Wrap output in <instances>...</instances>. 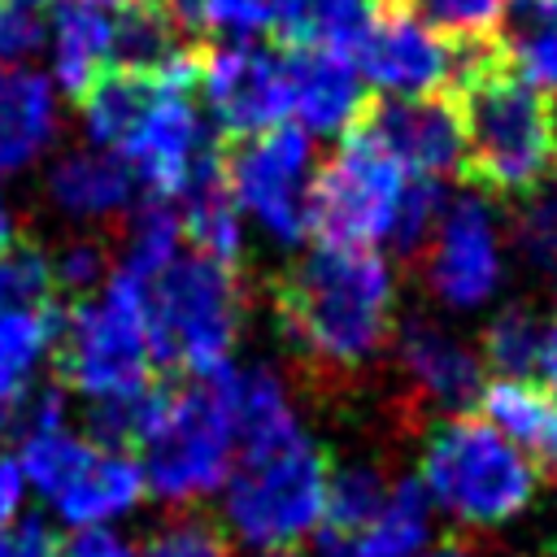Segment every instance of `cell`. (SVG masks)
Listing matches in <instances>:
<instances>
[{
  "label": "cell",
  "instance_id": "7c38bea8",
  "mask_svg": "<svg viewBox=\"0 0 557 557\" xmlns=\"http://www.w3.org/2000/svg\"><path fill=\"white\" fill-rule=\"evenodd\" d=\"M196 83H200L209 117L235 139H248V135H261L287 122L283 57L252 39L209 48L196 65Z\"/></svg>",
  "mask_w": 557,
  "mask_h": 557
},
{
  "label": "cell",
  "instance_id": "d590c367",
  "mask_svg": "<svg viewBox=\"0 0 557 557\" xmlns=\"http://www.w3.org/2000/svg\"><path fill=\"white\" fill-rule=\"evenodd\" d=\"M135 557H231V553H226V531L218 522L183 513L157 527L144 540V548H135Z\"/></svg>",
  "mask_w": 557,
  "mask_h": 557
},
{
  "label": "cell",
  "instance_id": "74e56055",
  "mask_svg": "<svg viewBox=\"0 0 557 557\" xmlns=\"http://www.w3.org/2000/svg\"><path fill=\"white\" fill-rule=\"evenodd\" d=\"M200 30L222 35L226 44L257 39V35L274 30V0H205Z\"/></svg>",
  "mask_w": 557,
  "mask_h": 557
},
{
  "label": "cell",
  "instance_id": "cb8c5ba5",
  "mask_svg": "<svg viewBox=\"0 0 557 557\" xmlns=\"http://www.w3.org/2000/svg\"><path fill=\"white\" fill-rule=\"evenodd\" d=\"M183 209H178V226H183V239L191 244V252L200 257H213L222 265H235L244 257V244H248V231H244V218L222 183V170L218 161L205 165L187 187H183Z\"/></svg>",
  "mask_w": 557,
  "mask_h": 557
},
{
  "label": "cell",
  "instance_id": "f907efd6",
  "mask_svg": "<svg viewBox=\"0 0 557 557\" xmlns=\"http://www.w3.org/2000/svg\"><path fill=\"white\" fill-rule=\"evenodd\" d=\"M387 4H392V0H387Z\"/></svg>",
  "mask_w": 557,
  "mask_h": 557
},
{
  "label": "cell",
  "instance_id": "60d3db41",
  "mask_svg": "<svg viewBox=\"0 0 557 557\" xmlns=\"http://www.w3.org/2000/svg\"><path fill=\"white\" fill-rule=\"evenodd\" d=\"M178 35H187V30H200V13H205V0H148Z\"/></svg>",
  "mask_w": 557,
  "mask_h": 557
},
{
  "label": "cell",
  "instance_id": "ab89813d",
  "mask_svg": "<svg viewBox=\"0 0 557 557\" xmlns=\"http://www.w3.org/2000/svg\"><path fill=\"white\" fill-rule=\"evenodd\" d=\"M61 557H135V548L109 527H78L70 540H61Z\"/></svg>",
  "mask_w": 557,
  "mask_h": 557
},
{
  "label": "cell",
  "instance_id": "83f0119b",
  "mask_svg": "<svg viewBox=\"0 0 557 557\" xmlns=\"http://www.w3.org/2000/svg\"><path fill=\"white\" fill-rule=\"evenodd\" d=\"M61 322H65V305L4 309L0 313V405L17 400L30 387L39 361L52 357Z\"/></svg>",
  "mask_w": 557,
  "mask_h": 557
},
{
  "label": "cell",
  "instance_id": "c3c4849f",
  "mask_svg": "<svg viewBox=\"0 0 557 557\" xmlns=\"http://www.w3.org/2000/svg\"><path fill=\"white\" fill-rule=\"evenodd\" d=\"M544 461L557 470V435H553V444H548V453H544Z\"/></svg>",
  "mask_w": 557,
  "mask_h": 557
},
{
  "label": "cell",
  "instance_id": "3957f363",
  "mask_svg": "<svg viewBox=\"0 0 557 557\" xmlns=\"http://www.w3.org/2000/svg\"><path fill=\"white\" fill-rule=\"evenodd\" d=\"M483 48H466L457 74L466 170L492 191L522 196L540 187L557 161L553 104L544 100V91L522 83L500 57Z\"/></svg>",
  "mask_w": 557,
  "mask_h": 557
},
{
  "label": "cell",
  "instance_id": "f546056e",
  "mask_svg": "<svg viewBox=\"0 0 557 557\" xmlns=\"http://www.w3.org/2000/svg\"><path fill=\"white\" fill-rule=\"evenodd\" d=\"M96 448H100V444H91L87 435L65 431V426L30 431V435L22 440V461H17V470H22L48 500H57V496L83 474V466L91 461Z\"/></svg>",
  "mask_w": 557,
  "mask_h": 557
},
{
  "label": "cell",
  "instance_id": "7402d4cb",
  "mask_svg": "<svg viewBox=\"0 0 557 557\" xmlns=\"http://www.w3.org/2000/svg\"><path fill=\"white\" fill-rule=\"evenodd\" d=\"M52 65L57 83L78 100L113 65V17L87 0H61L52 13Z\"/></svg>",
  "mask_w": 557,
  "mask_h": 557
},
{
  "label": "cell",
  "instance_id": "7bdbcfd3",
  "mask_svg": "<svg viewBox=\"0 0 557 557\" xmlns=\"http://www.w3.org/2000/svg\"><path fill=\"white\" fill-rule=\"evenodd\" d=\"M535 370L544 374L548 387H557V313L540 326V357H535Z\"/></svg>",
  "mask_w": 557,
  "mask_h": 557
},
{
  "label": "cell",
  "instance_id": "e0dca14e",
  "mask_svg": "<svg viewBox=\"0 0 557 557\" xmlns=\"http://www.w3.org/2000/svg\"><path fill=\"white\" fill-rule=\"evenodd\" d=\"M435 535V509L413 474L392 479L383 505L352 531H318V557H422Z\"/></svg>",
  "mask_w": 557,
  "mask_h": 557
},
{
  "label": "cell",
  "instance_id": "ba28073f",
  "mask_svg": "<svg viewBox=\"0 0 557 557\" xmlns=\"http://www.w3.org/2000/svg\"><path fill=\"white\" fill-rule=\"evenodd\" d=\"M139 453L144 487L174 509L200 505L205 496L222 492L235 466V431L218 374L191 379L178 392L170 387L165 409Z\"/></svg>",
  "mask_w": 557,
  "mask_h": 557
},
{
  "label": "cell",
  "instance_id": "681fc988",
  "mask_svg": "<svg viewBox=\"0 0 557 557\" xmlns=\"http://www.w3.org/2000/svg\"><path fill=\"white\" fill-rule=\"evenodd\" d=\"M87 4H96V9H109V4H113V9H122L126 0H87Z\"/></svg>",
  "mask_w": 557,
  "mask_h": 557
},
{
  "label": "cell",
  "instance_id": "4fadbf2b",
  "mask_svg": "<svg viewBox=\"0 0 557 557\" xmlns=\"http://www.w3.org/2000/svg\"><path fill=\"white\" fill-rule=\"evenodd\" d=\"M357 70L370 87L383 96H444V87L461 74V52L444 35H435L426 22H418L405 9H392L374 17L370 35L357 48Z\"/></svg>",
  "mask_w": 557,
  "mask_h": 557
},
{
  "label": "cell",
  "instance_id": "1f68e13d",
  "mask_svg": "<svg viewBox=\"0 0 557 557\" xmlns=\"http://www.w3.org/2000/svg\"><path fill=\"white\" fill-rule=\"evenodd\" d=\"M396 474L379 470L374 461H344L326 479V513L318 531H352L361 527L387 496Z\"/></svg>",
  "mask_w": 557,
  "mask_h": 557
},
{
  "label": "cell",
  "instance_id": "d6986e66",
  "mask_svg": "<svg viewBox=\"0 0 557 557\" xmlns=\"http://www.w3.org/2000/svg\"><path fill=\"white\" fill-rule=\"evenodd\" d=\"M48 196L65 218L113 222V218H126L135 205V174L117 152L74 148V152L52 161Z\"/></svg>",
  "mask_w": 557,
  "mask_h": 557
},
{
  "label": "cell",
  "instance_id": "b9f144b4",
  "mask_svg": "<svg viewBox=\"0 0 557 557\" xmlns=\"http://www.w3.org/2000/svg\"><path fill=\"white\" fill-rule=\"evenodd\" d=\"M17 500H22V470H17V461L0 448V527L17 513Z\"/></svg>",
  "mask_w": 557,
  "mask_h": 557
},
{
  "label": "cell",
  "instance_id": "5b68a950",
  "mask_svg": "<svg viewBox=\"0 0 557 557\" xmlns=\"http://www.w3.org/2000/svg\"><path fill=\"white\" fill-rule=\"evenodd\" d=\"M144 318L152 361H165L187 379L226 370L244 331V287L235 265L174 252V261L144 287Z\"/></svg>",
  "mask_w": 557,
  "mask_h": 557
},
{
  "label": "cell",
  "instance_id": "484cf974",
  "mask_svg": "<svg viewBox=\"0 0 557 557\" xmlns=\"http://www.w3.org/2000/svg\"><path fill=\"white\" fill-rule=\"evenodd\" d=\"M505 65L535 91L557 96V0L505 4Z\"/></svg>",
  "mask_w": 557,
  "mask_h": 557
},
{
  "label": "cell",
  "instance_id": "30bf717a",
  "mask_svg": "<svg viewBox=\"0 0 557 557\" xmlns=\"http://www.w3.org/2000/svg\"><path fill=\"white\" fill-rule=\"evenodd\" d=\"M422 283L448 313H479L487 309L509 270V239L496 205L483 191H453L440 196L435 222L418 248Z\"/></svg>",
  "mask_w": 557,
  "mask_h": 557
},
{
  "label": "cell",
  "instance_id": "7a4b0ae2",
  "mask_svg": "<svg viewBox=\"0 0 557 557\" xmlns=\"http://www.w3.org/2000/svg\"><path fill=\"white\" fill-rule=\"evenodd\" d=\"M440 183L400 170L361 131L318 165L309 187V235L322 248H396L418 252L435 209Z\"/></svg>",
  "mask_w": 557,
  "mask_h": 557
},
{
  "label": "cell",
  "instance_id": "7dc6e473",
  "mask_svg": "<svg viewBox=\"0 0 557 557\" xmlns=\"http://www.w3.org/2000/svg\"><path fill=\"white\" fill-rule=\"evenodd\" d=\"M257 557H300L296 548H265V553H257Z\"/></svg>",
  "mask_w": 557,
  "mask_h": 557
},
{
  "label": "cell",
  "instance_id": "603a6c76",
  "mask_svg": "<svg viewBox=\"0 0 557 557\" xmlns=\"http://www.w3.org/2000/svg\"><path fill=\"white\" fill-rule=\"evenodd\" d=\"M479 418L496 426L509 444H518L531 457H544L553 435H557V400L548 387L535 379H513V374H492L479 387Z\"/></svg>",
  "mask_w": 557,
  "mask_h": 557
},
{
  "label": "cell",
  "instance_id": "9c48e42d",
  "mask_svg": "<svg viewBox=\"0 0 557 557\" xmlns=\"http://www.w3.org/2000/svg\"><path fill=\"white\" fill-rule=\"evenodd\" d=\"M218 170L239 218L252 222L270 244L296 248L309 235V187L318 174V148L300 126L278 122L261 135L239 139L231 157L218 161Z\"/></svg>",
  "mask_w": 557,
  "mask_h": 557
},
{
  "label": "cell",
  "instance_id": "9a60e30c",
  "mask_svg": "<svg viewBox=\"0 0 557 557\" xmlns=\"http://www.w3.org/2000/svg\"><path fill=\"white\" fill-rule=\"evenodd\" d=\"M396 374L405 383V396L422 413L448 418L479 400L483 357L457 331L422 313L405 318V326L396 331Z\"/></svg>",
  "mask_w": 557,
  "mask_h": 557
},
{
  "label": "cell",
  "instance_id": "6da1fadb",
  "mask_svg": "<svg viewBox=\"0 0 557 557\" xmlns=\"http://www.w3.org/2000/svg\"><path fill=\"white\" fill-rule=\"evenodd\" d=\"M278 331L287 348L331 374L366 370L396 331V270L374 248H313L278 283Z\"/></svg>",
  "mask_w": 557,
  "mask_h": 557
},
{
  "label": "cell",
  "instance_id": "f1b7e54d",
  "mask_svg": "<svg viewBox=\"0 0 557 557\" xmlns=\"http://www.w3.org/2000/svg\"><path fill=\"white\" fill-rule=\"evenodd\" d=\"M178 244H183L178 209L161 196H148V200L131 205V213L122 222V252H117L113 270L135 278L139 287H148V278L174 261Z\"/></svg>",
  "mask_w": 557,
  "mask_h": 557
},
{
  "label": "cell",
  "instance_id": "e575fe53",
  "mask_svg": "<svg viewBox=\"0 0 557 557\" xmlns=\"http://www.w3.org/2000/svg\"><path fill=\"white\" fill-rule=\"evenodd\" d=\"M409 4L418 22H426L435 35L461 48H483L505 22V0H409Z\"/></svg>",
  "mask_w": 557,
  "mask_h": 557
},
{
  "label": "cell",
  "instance_id": "f35d334b",
  "mask_svg": "<svg viewBox=\"0 0 557 557\" xmlns=\"http://www.w3.org/2000/svg\"><path fill=\"white\" fill-rule=\"evenodd\" d=\"M0 557H61V535H52V527L30 513L17 527H0Z\"/></svg>",
  "mask_w": 557,
  "mask_h": 557
},
{
  "label": "cell",
  "instance_id": "836d02e7",
  "mask_svg": "<svg viewBox=\"0 0 557 557\" xmlns=\"http://www.w3.org/2000/svg\"><path fill=\"white\" fill-rule=\"evenodd\" d=\"M505 239L522 252L527 265L557 274V187H531L522 191V205L513 209V222Z\"/></svg>",
  "mask_w": 557,
  "mask_h": 557
},
{
  "label": "cell",
  "instance_id": "bcb514c9",
  "mask_svg": "<svg viewBox=\"0 0 557 557\" xmlns=\"http://www.w3.org/2000/svg\"><path fill=\"white\" fill-rule=\"evenodd\" d=\"M4 4H13V9H22V13H39V9H48V4H57V0H4Z\"/></svg>",
  "mask_w": 557,
  "mask_h": 557
},
{
  "label": "cell",
  "instance_id": "52a82bcc",
  "mask_svg": "<svg viewBox=\"0 0 557 557\" xmlns=\"http://www.w3.org/2000/svg\"><path fill=\"white\" fill-rule=\"evenodd\" d=\"M52 357H57L52 379L87 400H113L157 383L144 287L113 270L96 296H83L65 309Z\"/></svg>",
  "mask_w": 557,
  "mask_h": 557
},
{
  "label": "cell",
  "instance_id": "8992f818",
  "mask_svg": "<svg viewBox=\"0 0 557 557\" xmlns=\"http://www.w3.org/2000/svg\"><path fill=\"white\" fill-rule=\"evenodd\" d=\"M326 479L331 461L309 431L257 453H239L222 483V531L252 553L300 548L322 527Z\"/></svg>",
  "mask_w": 557,
  "mask_h": 557
},
{
  "label": "cell",
  "instance_id": "4316f807",
  "mask_svg": "<svg viewBox=\"0 0 557 557\" xmlns=\"http://www.w3.org/2000/svg\"><path fill=\"white\" fill-rule=\"evenodd\" d=\"M152 87H157V78L135 74V70H122V65H109L104 74H96L91 87L78 96L83 126H87L91 144L104 148V152H117L126 144V135L135 131V122H139Z\"/></svg>",
  "mask_w": 557,
  "mask_h": 557
},
{
  "label": "cell",
  "instance_id": "ac0fdd59",
  "mask_svg": "<svg viewBox=\"0 0 557 557\" xmlns=\"http://www.w3.org/2000/svg\"><path fill=\"white\" fill-rule=\"evenodd\" d=\"M218 383H222L231 431H235V457L270 448L278 440H292L305 431L292 387L274 366H265V361L226 366V370H218Z\"/></svg>",
  "mask_w": 557,
  "mask_h": 557
},
{
  "label": "cell",
  "instance_id": "d6a6232c",
  "mask_svg": "<svg viewBox=\"0 0 557 557\" xmlns=\"http://www.w3.org/2000/svg\"><path fill=\"white\" fill-rule=\"evenodd\" d=\"M57 300L52 257L39 244H9L0 252V313L4 309H48Z\"/></svg>",
  "mask_w": 557,
  "mask_h": 557
},
{
  "label": "cell",
  "instance_id": "44dd1931",
  "mask_svg": "<svg viewBox=\"0 0 557 557\" xmlns=\"http://www.w3.org/2000/svg\"><path fill=\"white\" fill-rule=\"evenodd\" d=\"M144 470L135 453H117V448H96L91 461L83 466V474L52 500L57 513L74 527H109L113 518L131 513L144 500Z\"/></svg>",
  "mask_w": 557,
  "mask_h": 557
},
{
  "label": "cell",
  "instance_id": "f6af8a7d",
  "mask_svg": "<svg viewBox=\"0 0 557 557\" xmlns=\"http://www.w3.org/2000/svg\"><path fill=\"white\" fill-rule=\"evenodd\" d=\"M422 557H474L470 548H461V544H440V548H426Z\"/></svg>",
  "mask_w": 557,
  "mask_h": 557
},
{
  "label": "cell",
  "instance_id": "277c9868",
  "mask_svg": "<svg viewBox=\"0 0 557 557\" xmlns=\"http://www.w3.org/2000/svg\"><path fill=\"white\" fill-rule=\"evenodd\" d=\"M418 487L431 509L466 531L518 522L540 496V466L483 418H440L418 453Z\"/></svg>",
  "mask_w": 557,
  "mask_h": 557
},
{
  "label": "cell",
  "instance_id": "8d00e7d4",
  "mask_svg": "<svg viewBox=\"0 0 557 557\" xmlns=\"http://www.w3.org/2000/svg\"><path fill=\"white\" fill-rule=\"evenodd\" d=\"M52 274H57V292L65 287L74 300H83L100 292L104 278L113 274V252L100 239H74L52 257Z\"/></svg>",
  "mask_w": 557,
  "mask_h": 557
},
{
  "label": "cell",
  "instance_id": "2e32d148",
  "mask_svg": "<svg viewBox=\"0 0 557 557\" xmlns=\"http://www.w3.org/2000/svg\"><path fill=\"white\" fill-rule=\"evenodd\" d=\"M287 117L309 139H344L366 113V78L352 57L326 48H292L283 57Z\"/></svg>",
  "mask_w": 557,
  "mask_h": 557
},
{
  "label": "cell",
  "instance_id": "4dcf8cb0",
  "mask_svg": "<svg viewBox=\"0 0 557 557\" xmlns=\"http://www.w3.org/2000/svg\"><path fill=\"white\" fill-rule=\"evenodd\" d=\"M540 318L531 305H505L500 313L487 318L483 339H479V357L487 370L496 374H513V379H531L535 357H540Z\"/></svg>",
  "mask_w": 557,
  "mask_h": 557
},
{
  "label": "cell",
  "instance_id": "ffe728a7",
  "mask_svg": "<svg viewBox=\"0 0 557 557\" xmlns=\"http://www.w3.org/2000/svg\"><path fill=\"white\" fill-rule=\"evenodd\" d=\"M57 96L39 70L0 61V170H22L57 135Z\"/></svg>",
  "mask_w": 557,
  "mask_h": 557
},
{
  "label": "cell",
  "instance_id": "ee69618b",
  "mask_svg": "<svg viewBox=\"0 0 557 557\" xmlns=\"http://www.w3.org/2000/svg\"><path fill=\"white\" fill-rule=\"evenodd\" d=\"M13 244V218H9V209H4V196H0V252Z\"/></svg>",
  "mask_w": 557,
  "mask_h": 557
},
{
  "label": "cell",
  "instance_id": "5bb4252c",
  "mask_svg": "<svg viewBox=\"0 0 557 557\" xmlns=\"http://www.w3.org/2000/svg\"><path fill=\"white\" fill-rule=\"evenodd\" d=\"M357 131L374 139L400 170L413 178H448L466 170V139H461V117L457 104L444 96H387L370 113H361Z\"/></svg>",
  "mask_w": 557,
  "mask_h": 557
},
{
  "label": "cell",
  "instance_id": "d4e9b609",
  "mask_svg": "<svg viewBox=\"0 0 557 557\" xmlns=\"http://www.w3.org/2000/svg\"><path fill=\"white\" fill-rule=\"evenodd\" d=\"M379 17V0H274V30L296 48L357 57Z\"/></svg>",
  "mask_w": 557,
  "mask_h": 557
},
{
  "label": "cell",
  "instance_id": "8fae6325",
  "mask_svg": "<svg viewBox=\"0 0 557 557\" xmlns=\"http://www.w3.org/2000/svg\"><path fill=\"white\" fill-rule=\"evenodd\" d=\"M117 157L131 165V174L161 200L183 196V187L213 165V144L209 131L187 96V87H170L157 83L135 131L126 135V144L117 148Z\"/></svg>",
  "mask_w": 557,
  "mask_h": 557
}]
</instances>
